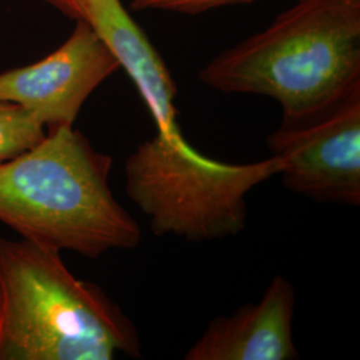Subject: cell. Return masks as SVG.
<instances>
[{"label":"cell","instance_id":"8","mask_svg":"<svg viewBox=\"0 0 360 360\" xmlns=\"http://www.w3.org/2000/svg\"><path fill=\"white\" fill-rule=\"evenodd\" d=\"M115 56L139 91L158 132L181 135L175 105L176 84L167 65L120 0H83V19Z\"/></svg>","mask_w":360,"mask_h":360},{"label":"cell","instance_id":"10","mask_svg":"<svg viewBox=\"0 0 360 360\" xmlns=\"http://www.w3.org/2000/svg\"><path fill=\"white\" fill-rule=\"evenodd\" d=\"M250 1L254 0H131V6L134 10L139 11H163L196 15L207 13L219 7Z\"/></svg>","mask_w":360,"mask_h":360},{"label":"cell","instance_id":"4","mask_svg":"<svg viewBox=\"0 0 360 360\" xmlns=\"http://www.w3.org/2000/svg\"><path fill=\"white\" fill-rule=\"evenodd\" d=\"M279 158L224 163L195 150L184 135L159 132L124 163L126 193L155 236L200 243L235 236L247 226V196L278 176Z\"/></svg>","mask_w":360,"mask_h":360},{"label":"cell","instance_id":"6","mask_svg":"<svg viewBox=\"0 0 360 360\" xmlns=\"http://www.w3.org/2000/svg\"><path fill=\"white\" fill-rule=\"evenodd\" d=\"M119 68L90 25L77 20L70 38L49 56L0 72V101L26 108L47 132L74 127L91 94Z\"/></svg>","mask_w":360,"mask_h":360},{"label":"cell","instance_id":"11","mask_svg":"<svg viewBox=\"0 0 360 360\" xmlns=\"http://www.w3.org/2000/svg\"><path fill=\"white\" fill-rule=\"evenodd\" d=\"M65 16L77 20L83 19V0H44Z\"/></svg>","mask_w":360,"mask_h":360},{"label":"cell","instance_id":"9","mask_svg":"<svg viewBox=\"0 0 360 360\" xmlns=\"http://www.w3.org/2000/svg\"><path fill=\"white\" fill-rule=\"evenodd\" d=\"M47 129L19 104L0 101V165L34 148Z\"/></svg>","mask_w":360,"mask_h":360},{"label":"cell","instance_id":"7","mask_svg":"<svg viewBox=\"0 0 360 360\" xmlns=\"http://www.w3.org/2000/svg\"><path fill=\"white\" fill-rule=\"evenodd\" d=\"M295 303L294 285L282 275L275 276L257 303L211 321L184 359H299L292 336Z\"/></svg>","mask_w":360,"mask_h":360},{"label":"cell","instance_id":"1","mask_svg":"<svg viewBox=\"0 0 360 360\" xmlns=\"http://www.w3.org/2000/svg\"><path fill=\"white\" fill-rule=\"evenodd\" d=\"M112 158L74 127L52 132L0 165V223L22 239L98 259L142 242L110 186Z\"/></svg>","mask_w":360,"mask_h":360},{"label":"cell","instance_id":"3","mask_svg":"<svg viewBox=\"0 0 360 360\" xmlns=\"http://www.w3.org/2000/svg\"><path fill=\"white\" fill-rule=\"evenodd\" d=\"M60 254L0 236V360L142 358L132 321Z\"/></svg>","mask_w":360,"mask_h":360},{"label":"cell","instance_id":"5","mask_svg":"<svg viewBox=\"0 0 360 360\" xmlns=\"http://www.w3.org/2000/svg\"><path fill=\"white\" fill-rule=\"evenodd\" d=\"M284 187L318 203L360 206V89L322 111L283 119L267 138Z\"/></svg>","mask_w":360,"mask_h":360},{"label":"cell","instance_id":"2","mask_svg":"<svg viewBox=\"0 0 360 360\" xmlns=\"http://www.w3.org/2000/svg\"><path fill=\"white\" fill-rule=\"evenodd\" d=\"M199 79L220 92L271 98L283 119L314 115L360 89V0H296L217 55Z\"/></svg>","mask_w":360,"mask_h":360}]
</instances>
